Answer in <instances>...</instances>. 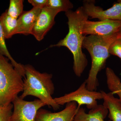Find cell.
<instances>
[{"label":"cell","mask_w":121,"mask_h":121,"mask_svg":"<svg viewBox=\"0 0 121 121\" xmlns=\"http://www.w3.org/2000/svg\"><path fill=\"white\" fill-rule=\"evenodd\" d=\"M0 23L5 39H10L15 35L17 19L9 15L7 10L0 16Z\"/></svg>","instance_id":"5bb4252c"},{"label":"cell","mask_w":121,"mask_h":121,"mask_svg":"<svg viewBox=\"0 0 121 121\" xmlns=\"http://www.w3.org/2000/svg\"><path fill=\"white\" fill-rule=\"evenodd\" d=\"M117 33L107 37L90 35L84 37L82 47L88 51L91 59V69L88 77L85 81L87 88L89 90L96 91L99 85L98 74L104 68L106 60L109 57V48L117 39Z\"/></svg>","instance_id":"7a4b0ae2"},{"label":"cell","mask_w":121,"mask_h":121,"mask_svg":"<svg viewBox=\"0 0 121 121\" xmlns=\"http://www.w3.org/2000/svg\"><path fill=\"white\" fill-rule=\"evenodd\" d=\"M25 78L24 80L23 90L19 97L24 99L28 95L36 97L54 110L60 109L52 95L54 94L55 86L52 82V74L41 73L29 64L24 65Z\"/></svg>","instance_id":"3957f363"},{"label":"cell","mask_w":121,"mask_h":121,"mask_svg":"<svg viewBox=\"0 0 121 121\" xmlns=\"http://www.w3.org/2000/svg\"><path fill=\"white\" fill-rule=\"evenodd\" d=\"M108 111L103 105H98L95 108L86 113L82 107L78 108L73 121H104Z\"/></svg>","instance_id":"7c38bea8"},{"label":"cell","mask_w":121,"mask_h":121,"mask_svg":"<svg viewBox=\"0 0 121 121\" xmlns=\"http://www.w3.org/2000/svg\"><path fill=\"white\" fill-rule=\"evenodd\" d=\"M82 7L89 17L92 19H98L99 20L108 19L121 21V0L105 10L96 6L94 0L84 1Z\"/></svg>","instance_id":"9c48e42d"},{"label":"cell","mask_w":121,"mask_h":121,"mask_svg":"<svg viewBox=\"0 0 121 121\" xmlns=\"http://www.w3.org/2000/svg\"><path fill=\"white\" fill-rule=\"evenodd\" d=\"M121 27V21L104 20L98 21L87 20L84 22L82 33L84 35H94L107 37L115 35Z\"/></svg>","instance_id":"52a82bcc"},{"label":"cell","mask_w":121,"mask_h":121,"mask_svg":"<svg viewBox=\"0 0 121 121\" xmlns=\"http://www.w3.org/2000/svg\"><path fill=\"white\" fill-rule=\"evenodd\" d=\"M13 109L12 103L8 105H0V121H10Z\"/></svg>","instance_id":"d6986e66"},{"label":"cell","mask_w":121,"mask_h":121,"mask_svg":"<svg viewBox=\"0 0 121 121\" xmlns=\"http://www.w3.org/2000/svg\"><path fill=\"white\" fill-rule=\"evenodd\" d=\"M5 40L2 27L0 23V55L8 58L15 69L19 71L22 77L25 78V72L24 65L18 63L11 56L6 46Z\"/></svg>","instance_id":"2e32d148"},{"label":"cell","mask_w":121,"mask_h":121,"mask_svg":"<svg viewBox=\"0 0 121 121\" xmlns=\"http://www.w3.org/2000/svg\"><path fill=\"white\" fill-rule=\"evenodd\" d=\"M103 99V97L100 91H92L88 90L84 81L76 90L61 97L55 98L54 99L60 106L74 102L78 104V108L82 105H86L87 108L91 110L98 105L97 100Z\"/></svg>","instance_id":"5b68a950"},{"label":"cell","mask_w":121,"mask_h":121,"mask_svg":"<svg viewBox=\"0 0 121 121\" xmlns=\"http://www.w3.org/2000/svg\"><path fill=\"white\" fill-rule=\"evenodd\" d=\"M60 12L58 10L48 7L42 9L31 35L38 41L42 40L54 25L55 17Z\"/></svg>","instance_id":"ba28073f"},{"label":"cell","mask_w":121,"mask_h":121,"mask_svg":"<svg viewBox=\"0 0 121 121\" xmlns=\"http://www.w3.org/2000/svg\"><path fill=\"white\" fill-rule=\"evenodd\" d=\"M109 52L110 54L118 56L121 60V40L116 39L111 44L109 48Z\"/></svg>","instance_id":"ffe728a7"},{"label":"cell","mask_w":121,"mask_h":121,"mask_svg":"<svg viewBox=\"0 0 121 121\" xmlns=\"http://www.w3.org/2000/svg\"><path fill=\"white\" fill-rule=\"evenodd\" d=\"M68 19L69 32L65 38L49 48L65 47L72 53L73 57V70L76 76L80 77L87 66L88 61L82 52V43L85 36L82 31L84 22L88 20V15L83 7L75 11L69 10L65 13Z\"/></svg>","instance_id":"6da1fadb"},{"label":"cell","mask_w":121,"mask_h":121,"mask_svg":"<svg viewBox=\"0 0 121 121\" xmlns=\"http://www.w3.org/2000/svg\"><path fill=\"white\" fill-rule=\"evenodd\" d=\"M103 97V105L108 110L109 118L111 121H121V100L115 98L111 92L100 91Z\"/></svg>","instance_id":"4fadbf2b"},{"label":"cell","mask_w":121,"mask_h":121,"mask_svg":"<svg viewBox=\"0 0 121 121\" xmlns=\"http://www.w3.org/2000/svg\"><path fill=\"white\" fill-rule=\"evenodd\" d=\"M8 58L0 55V105H8L23 90L22 76Z\"/></svg>","instance_id":"277c9868"},{"label":"cell","mask_w":121,"mask_h":121,"mask_svg":"<svg viewBox=\"0 0 121 121\" xmlns=\"http://www.w3.org/2000/svg\"><path fill=\"white\" fill-rule=\"evenodd\" d=\"M117 37L121 40V27L120 28L118 32L117 33Z\"/></svg>","instance_id":"7402d4cb"},{"label":"cell","mask_w":121,"mask_h":121,"mask_svg":"<svg viewBox=\"0 0 121 121\" xmlns=\"http://www.w3.org/2000/svg\"><path fill=\"white\" fill-rule=\"evenodd\" d=\"M106 82L108 89L113 94H117L121 100V82L120 78L112 69L107 67L106 69Z\"/></svg>","instance_id":"9a60e30c"},{"label":"cell","mask_w":121,"mask_h":121,"mask_svg":"<svg viewBox=\"0 0 121 121\" xmlns=\"http://www.w3.org/2000/svg\"><path fill=\"white\" fill-rule=\"evenodd\" d=\"M48 0H28V2L34 8L42 9L47 6Z\"/></svg>","instance_id":"44dd1931"},{"label":"cell","mask_w":121,"mask_h":121,"mask_svg":"<svg viewBox=\"0 0 121 121\" xmlns=\"http://www.w3.org/2000/svg\"><path fill=\"white\" fill-rule=\"evenodd\" d=\"M41 10V9L33 7L30 11H23L17 19L15 35H31L32 30Z\"/></svg>","instance_id":"8fae6325"},{"label":"cell","mask_w":121,"mask_h":121,"mask_svg":"<svg viewBox=\"0 0 121 121\" xmlns=\"http://www.w3.org/2000/svg\"><path fill=\"white\" fill-rule=\"evenodd\" d=\"M13 111L10 121H36L38 111L46 105L41 100L28 101L18 97L12 103Z\"/></svg>","instance_id":"8992f818"},{"label":"cell","mask_w":121,"mask_h":121,"mask_svg":"<svg viewBox=\"0 0 121 121\" xmlns=\"http://www.w3.org/2000/svg\"><path fill=\"white\" fill-rule=\"evenodd\" d=\"M78 108L77 103L72 102L67 103L65 108L58 112L40 109L36 115V121H73Z\"/></svg>","instance_id":"30bf717a"},{"label":"cell","mask_w":121,"mask_h":121,"mask_svg":"<svg viewBox=\"0 0 121 121\" xmlns=\"http://www.w3.org/2000/svg\"><path fill=\"white\" fill-rule=\"evenodd\" d=\"M23 0H10L9 7L7 10L8 15L17 19L23 12Z\"/></svg>","instance_id":"ac0fdd59"},{"label":"cell","mask_w":121,"mask_h":121,"mask_svg":"<svg viewBox=\"0 0 121 121\" xmlns=\"http://www.w3.org/2000/svg\"><path fill=\"white\" fill-rule=\"evenodd\" d=\"M46 7L65 13L73 8V4L68 0H48Z\"/></svg>","instance_id":"e0dca14e"}]
</instances>
